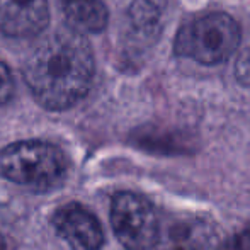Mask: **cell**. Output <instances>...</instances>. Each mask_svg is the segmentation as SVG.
I'll list each match as a JSON object with an SVG mask.
<instances>
[{
  "instance_id": "cell-5",
  "label": "cell",
  "mask_w": 250,
  "mask_h": 250,
  "mask_svg": "<svg viewBox=\"0 0 250 250\" xmlns=\"http://www.w3.org/2000/svg\"><path fill=\"white\" fill-rule=\"evenodd\" d=\"M51 225L56 235L75 250H99L105 244L101 221L80 203H65L53 213Z\"/></svg>"
},
{
  "instance_id": "cell-8",
  "label": "cell",
  "mask_w": 250,
  "mask_h": 250,
  "mask_svg": "<svg viewBox=\"0 0 250 250\" xmlns=\"http://www.w3.org/2000/svg\"><path fill=\"white\" fill-rule=\"evenodd\" d=\"M165 0H131L126 9V19L131 34L140 41H153L160 34Z\"/></svg>"
},
{
  "instance_id": "cell-1",
  "label": "cell",
  "mask_w": 250,
  "mask_h": 250,
  "mask_svg": "<svg viewBox=\"0 0 250 250\" xmlns=\"http://www.w3.org/2000/svg\"><path fill=\"white\" fill-rule=\"evenodd\" d=\"M94 72L90 43L72 26L48 34L22 66L31 94L48 111H66L82 101L90 90Z\"/></svg>"
},
{
  "instance_id": "cell-10",
  "label": "cell",
  "mask_w": 250,
  "mask_h": 250,
  "mask_svg": "<svg viewBox=\"0 0 250 250\" xmlns=\"http://www.w3.org/2000/svg\"><path fill=\"white\" fill-rule=\"evenodd\" d=\"M14 90H16V83H14L12 72L0 60V105H5L7 102L12 99Z\"/></svg>"
},
{
  "instance_id": "cell-11",
  "label": "cell",
  "mask_w": 250,
  "mask_h": 250,
  "mask_svg": "<svg viewBox=\"0 0 250 250\" xmlns=\"http://www.w3.org/2000/svg\"><path fill=\"white\" fill-rule=\"evenodd\" d=\"M221 250H250V223L223 244Z\"/></svg>"
},
{
  "instance_id": "cell-13",
  "label": "cell",
  "mask_w": 250,
  "mask_h": 250,
  "mask_svg": "<svg viewBox=\"0 0 250 250\" xmlns=\"http://www.w3.org/2000/svg\"><path fill=\"white\" fill-rule=\"evenodd\" d=\"M0 250H5V244H3V238H2V235H0Z\"/></svg>"
},
{
  "instance_id": "cell-3",
  "label": "cell",
  "mask_w": 250,
  "mask_h": 250,
  "mask_svg": "<svg viewBox=\"0 0 250 250\" xmlns=\"http://www.w3.org/2000/svg\"><path fill=\"white\" fill-rule=\"evenodd\" d=\"M240 26L227 12L196 17L179 29L174 51L203 65H216L230 58L240 46Z\"/></svg>"
},
{
  "instance_id": "cell-4",
  "label": "cell",
  "mask_w": 250,
  "mask_h": 250,
  "mask_svg": "<svg viewBox=\"0 0 250 250\" xmlns=\"http://www.w3.org/2000/svg\"><path fill=\"white\" fill-rule=\"evenodd\" d=\"M111 227L126 250H157L160 244V220L145 196L119 191L111 199Z\"/></svg>"
},
{
  "instance_id": "cell-12",
  "label": "cell",
  "mask_w": 250,
  "mask_h": 250,
  "mask_svg": "<svg viewBox=\"0 0 250 250\" xmlns=\"http://www.w3.org/2000/svg\"><path fill=\"white\" fill-rule=\"evenodd\" d=\"M237 79L245 85H250V48L238 58L237 63Z\"/></svg>"
},
{
  "instance_id": "cell-6",
  "label": "cell",
  "mask_w": 250,
  "mask_h": 250,
  "mask_svg": "<svg viewBox=\"0 0 250 250\" xmlns=\"http://www.w3.org/2000/svg\"><path fill=\"white\" fill-rule=\"evenodd\" d=\"M218 227L203 216H182L160 233L158 250H221Z\"/></svg>"
},
{
  "instance_id": "cell-2",
  "label": "cell",
  "mask_w": 250,
  "mask_h": 250,
  "mask_svg": "<svg viewBox=\"0 0 250 250\" xmlns=\"http://www.w3.org/2000/svg\"><path fill=\"white\" fill-rule=\"evenodd\" d=\"M68 167L65 151L43 140L16 142L0 151V174L7 181L36 192L62 186Z\"/></svg>"
},
{
  "instance_id": "cell-7",
  "label": "cell",
  "mask_w": 250,
  "mask_h": 250,
  "mask_svg": "<svg viewBox=\"0 0 250 250\" xmlns=\"http://www.w3.org/2000/svg\"><path fill=\"white\" fill-rule=\"evenodd\" d=\"M50 24L46 0H0V34L10 38H33Z\"/></svg>"
},
{
  "instance_id": "cell-9",
  "label": "cell",
  "mask_w": 250,
  "mask_h": 250,
  "mask_svg": "<svg viewBox=\"0 0 250 250\" xmlns=\"http://www.w3.org/2000/svg\"><path fill=\"white\" fill-rule=\"evenodd\" d=\"M70 26L80 33H102L107 26L109 12L102 0H60Z\"/></svg>"
}]
</instances>
